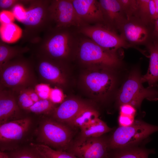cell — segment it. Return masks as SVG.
<instances>
[{"label": "cell", "instance_id": "8fae6325", "mask_svg": "<svg viewBox=\"0 0 158 158\" xmlns=\"http://www.w3.org/2000/svg\"><path fill=\"white\" fill-rule=\"evenodd\" d=\"M79 32L102 48L113 52L131 46L111 28L102 24L83 26L80 28Z\"/></svg>", "mask_w": 158, "mask_h": 158}, {"label": "cell", "instance_id": "836d02e7", "mask_svg": "<svg viewBox=\"0 0 158 158\" xmlns=\"http://www.w3.org/2000/svg\"><path fill=\"white\" fill-rule=\"evenodd\" d=\"M149 13L150 23L154 24L155 20L156 10L154 0H150Z\"/></svg>", "mask_w": 158, "mask_h": 158}, {"label": "cell", "instance_id": "d4e9b609", "mask_svg": "<svg viewBox=\"0 0 158 158\" xmlns=\"http://www.w3.org/2000/svg\"><path fill=\"white\" fill-rule=\"evenodd\" d=\"M23 31L13 22L0 24L1 40L6 43H13L21 38Z\"/></svg>", "mask_w": 158, "mask_h": 158}, {"label": "cell", "instance_id": "ba28073f", "mask_svg": "<svg viewBox=\"0 0 158 158\" xmlns=\"http://www.w3.org/2000/svg\"><path fill=\"white\" fill-rule=\"evenodd\" d=\"M141 77L136 71H133L122 86L118 94L117 100L120 105L128 104L139 108L143 100H158V91L152 88H145Z\"/></svg>", "mask_w": 158, "mask_h": 158}, {"label": "cell", "instance_id": "83f0119b", "mask_svg": "<svg viewBox=\"0 0 158 158\" xmlns=\"http://www.w3.org/2000/svg\"><path fill=\"white\" fill-rule=\"evenodd\" d=\"M32 143L36 150L45 158H77L66 151L56 150L42 144L34 142Z\"/></svg>", "mask_w": 158, "mask_h": 158}, {"label": "cell", "instance_id": "603a6c76", "mask_svg": "<svg viewBox=\"0 0 158 158\" xmlns=\"http://www.w3.org/2000/svg\"><path fill=\"white\" fill-rule=\"evenodd\" d=\"M30 49L27 45L11 46L0 40V68L10 60L18 57L23 56L24 54L30 52Z\"/></svg>", "mask_w": 158, "mask_h": 158}, {"label": "cell", "instance_id": "ac0fdd59", "mask_svg": "<svg viewBox=\"0 0 158 158\" xmlns=\"http://www.w3.org/2000/svg\"><path fill=\"white\" fill-rule=\"evenodd\" d=\"M88 104L75 99L64 100L49 116L57 121L68 125L78 113Z\"/></svg>", "mask_w": 158, "mask_h": 158}, {"label": "cell", "instance_id": "f546056e", "mask_svg": "<svg viewBox=\"0 0 158 158\" xmlns=\"http://www.w3.org/2000/svg\"><path fill=\"white\" fill-rule=\"evenodd\" d=\"M150 0H138V13L140 17V21L146 25L150 23L149 13Z\"/></svg>", "mask_w": 158, "mask_h": 158}, {"label": "cell", "instance_id": "52a82bcc", "mask_svg": "<svg viewBox=\"0 0 158 158\" xmlns=\"http://www.w3.org/2000/svg\"><path fill=\"white\" fill-rule=\"evenodd\" d=\"M31 117L26 116L0 124L1 152H9L20 146L30 133L33 125Z\"/></svg>", "mask_w": 158, "mask_h": 158}, {"label": "cell", "instance_id": "5bb4252c", "mask_svg": "<svg viewBox=\"0 0 158 158\" xmlns=\"http://www.w3.org/2000/svg\"><path fill=\"white\" fill-rule=\"evenodd\" d=\"M104 67L101 70L92 71L86 74L84 82L88 89L92 93L103 98L112 90L115 81L113 76Z\"/></svg>", "mask_w": 158, "mask_h": 158}, {"label": "cell", "instance_id": "5b68a950", "mask_svg": "<svg viewBox=\"0 0 158 158\" xmlns=\"http://www.w3.org/2000/svg\"><path fill=\"white\" fill-rule=\"evenodd\" d=\"M158 131V126L140 120H135L131 125L120 126L109 138L111 150L136 146L149 135Z\"/></svg>", "mask_w": 158, "mask_h": 158}, {"label": "cell", "instance_id": "d6a6232c", "mask_svg": "<svg viewBox=\"0 0 158 158\" xmlns=\"http://www.w3.org/2000/svg\"><path fill=\"white\" fill-rule=\"evenodd\" d=\"M21 0H0V8L4 10L11 8L20 2Z\"/></svg>", "mask_w": 158, "mask_h": 158}, {"label": "cell", "instance_id": "8992f818", "mask_svg": "<svg viewBox=\"0 0 158 158\" xmlns=\"http://www.w3.org/2000/svg\"><path fill=\"white\" fill-rule=\"evenodd\" d=\"M75 48L78 58L84 64L110 68L120 63L116 52L102 48L89 38L80 39L76 43Z\"/></svg>", "mask_w": 158, "mask_h": 158}, {"label": "cell", "instance_id": "4fadbf2b", "mask_svg": "<svg viewBox=\"0 0 158 158\" xmlns=\"http://www.w3.org/2000/svg\"><path fill=\"white\" fill-rule=\"evenodd\" d=\"M13 91L20 108L25 114L50 116L56 107V104L41 97L33 87Z\"/></svg>", "mask_w": 158, "mask_h": 158}, {"label": "cell", "instance_id": "8d00e7d4", "mask_svg": "<svg viewBox=\"0 0 158 158\" xmlns=\"http://www.w3.org/2000/svg\"><path fill=\"white\" fill-rule=\"evenodd\" d=\"M156 10L155 20L158 17V0H154Z\"/></svg>", "mask_w": 158, "mask_h": 158}, {"label": "cell", "instance_id": "7c38bea8", "mask_svg": "<svg viewBox=\"0 0 158 158\" xmlns=\"http://www.w3.org/2000/svg\"><path fill=\"white\" fill-rule=\"evenodd\" d=\"M31 56L40 83L54 85L61 89L66 86L67 79L64 69V62L32 54Z\"/></svg>", "mask_w": 158, "mask_h": 158}, {"label": "cell", "instance_id": "2e32d148", "mask_svg": "<svg viewBox=\"0 0 158 158\" xmlns=\"http://www.w3.org/2000/svg\"><path fill=\"white\" fill-rule=\"evenodd\" d=\"M76 13L84 26L104 22L98 0H71Z\"/></svg>", "mask_w": 158, "mask_h": 158}, {"label": "cell", "instance_id": "ffe728a7", "mask_svg": "<svg viewBox=\"0 0 158 158\" xmlns=\"http://www.w3.org/2000/svg\"><path fill=\"white\" fill-rule=\"evenodd\" d=\"M150 59L149 68L147 73L141 77L142 83L147 82L149 87L157 86L158 83V46L154 42L149 45Z\"/></svg>", "mask_w": 158, "mask_h": 158}, {"label": "cell", "instance_id": "cb8c5ba5", "mask_svg": "<svg viewBox=\"0 0 158 158\" xmlns=\"http://www.w3.org/2000/svg\"><path fill=\"white\" fill-rule=\"evenodd\" d=\"M155 153L154 149L135 146L111 150L109 158H148L149 154Z\"/></svg>", "mask_w": 158, "mask_h": 158}, {"label": "cell", "instance_id": "9a60e30c", "mask_svg": "<svg viewBox=\"0 0 158 158\" xmlns=\"http://www.w3.org/2000/svg\"><path fill=\"white\" fill-rule=\"evenodd\" d=\"M14 91L0 87V124L23 118Z\"/></svg>", "mask_w": 158, "mask_h": 158}, {"label": "cell", "instance_id": "4dcf8cb0", "mask_svg": "<svg viewBox=\"0 0 158 158\" xmlns=\"http://www.w3.org/2000/svg\"><path fill=\"white\" fill-rule=\"evenodd\" d=\"M135 115L120 112L118 118L119 124L121 126H127L132 125L134 122Z\"/></svg>", "mask_w": 158, "mask_h": 158}, {"label": "cell", "instance_id": "3957f363", "mask_svg": "<svg viewBox=\"0 0 158 158\" xmlns=\"http://www.w3.org/2000/svg\"><path fill=\"white\" fill-rule=\"evenodd\" d=\"M31 56L15 58L0 68V87L13 90L33 86L38 83Z\"/></svg>", "mask_w": 158, "mask_h": 158}, {"label": "cell", "instance_id": "d6986e66", "mask_svg": "<svg viewBox=\"0 0 158 158\" xmlns=\"http://www.w3.org/2000/svg\"><path fill=\"white\" fill-rule=\"evenodd\" d=\"M104 23L111 28L118 27L127 19L118 0H98Z\"/></svg>", "mask_w": 158, "mask_h": 158}, {"label": "cell", "instance_id": "f1b7e54d", "mask_svg": "<svg viewBox=\"0 0 158 158\" xmlns=\"http://www.w3.org/2000/svg\"><path fill=\"white\" fill-rule=\"evenodd\" d=\"M127 19L133 18L138 13V0H118Z\"/></svg>", "mask_w": 158, "mask_h": 158}, {"label": "cell", "instance_id": "9c48e42d", "mask_svg": "<svg viewBox=\"0 0 158 158\" xmlns=\"http://www.w3.org/2000/svg\"><path fill=\"white\" fill-rule=\"evenodd\" d=\"M49 28L68 29L84 26L78 16L71 0H50L49 6Z\"/></svg>", "mask_w": 158, "mask_h": 158}, {"label": "cell", "instance_id": "484cf974", "mask_svg": "<svg viewBox=\"0 0 158 158\" xmlns=\"http://www.w3.org/2000/svg\"><path fill=\"white\" fill-rule=\"evenodd\" d=\"M78 136L81 137H97L112 130L103 121L98 118L93 123L80 129Z\"/></svg>", "mask_w": 158, "mask_h": 158}, {"label": "cell", "instance_id": "1f68e13d", "mask_svg": "<svg viewBox=\"0 0 158 158\" xmlns=\"http://www.w3.org/2000/svg\"><path fill=\"white\" fill-rule=\"evenodd\" d=\"M14 18V16L12 12L2 11L0 14V24L13 22Z\"/></svg>", "mask_w": 158, "mask_h": 158}, {"label": "cell", "instance_id": "6da1fadb", "mask_svg": "<svg viewBox=\"0 0 158 158\" xmlns=\"http://www.w3.org/2000/svg\"><path fill=\"white\" fill-rule=\"evenodd\" d=\"M50 0H21L12 8L14 17L23 25L22 44L29 47L37 43L49 28Z\"/></svg>", "mask_w": 158, "mask_h": 158}, {"label": "cell", "instance_id": "30bf717a", "mask_svg": "<svg viewBox=\"0 0 158 158\" xmlns=\"http://www.w3.org/2000/svg\"><path fill=\"white\" fill-rule=\"evenodd\" d=\"M109 138L78 136L73 140L66 152L77 158H109L111 151Z\"/></svg>", "mask_w": 158, "mask_h": 158}, {"label": "cell", "instance_id": "7a4b0ae2", "mask_svg": "<svg viewBox=\"0 0 158 158\" xmlns=\"http://www.w3.org/2000/svg\"><path fill=\"white\" fill-rule=\"evenodd\" d=\"M68 29H48L37 43L30 47V52L31 54L65 62L76 45Z\"/></svg>", "mask_w": 158, "mask_h": 158}, {"label": "cell", "instance_id": "e575fe53", "mask_svg": "<svg viewBox=\"0 0 158 158\" xmlns=\"http://www.w3.org/2000/svg\"><path fill=\"white\" fill-rule=\"evenodd\" d=\"M152 34L153 37L156 40L154 42L158 43V17L154 22Z\"/></svg>", "mask_w": 158, "mask_h": 158}, {"label": "cell", "instance_id": "277c9868", "mask_svg": "<svg viewBox=\"0 0 158 158\" xmlns=\"http://www.w3.org/2000/svg\"><path fill=\"white\" fill-rule=\"evenodd\" d=\"M42 117L34 132L37 143L66 151L73 140L74 129L49 116Z\"/></svg>", "mask_w": 158, "mask_h": 158}, {"label": "cell", "instance_id": "44dd1931", "mask_svg": "<svg viewBox=\"0 0 158 158\" xmlns=\"http://www.w3.org/2000/svg\"><path fill=\"white\" fill-rule=\"evenodd\" d=\"M98 111L88 104L82 109L68 125L72 128H80L87 126L94 123L99 118Z\"/></svg>", "mask_w": 158, "mask_h": 158}, {"label": "cell", "instance_id": "e0dca14e", "mask_svg": "<svg viewBox=\"0 0 158 158\" xmlns=\"http://www.w3.org/2000/svg\"><path fill=\"white\" fill-rule=\"evenodd\" d=\"M146 24L133 18L126 19L118 27L120 36L127 42L140 44L146 42L150 32Z\"/></svg>", "mask_w": 158, "mask_h": 158}, {"label": "cell", "instance_id": "7402d4cb", "mask_svg": "<svg viewBox=\"0 0 158 158\" xmlns=\"http://www.w3.org/2000/svg\"><path fill=\"white\" fill-rule=\"evenodd\" d=\"M33 87L41 97L54 104H61L65 100L63 90L60 88L56 86L52 87L49 84L42 83H38Z\"/></svg>", "mask_w": 158, "mask_h": 158}, {"label": "cell", "instance_id": "4316f807", "mask_svg": "<svg viewBox=\"0 0 158 158\" xmlns=\"http://www.w3.org/2000/svg\"><path fill=\"white\" fill-rule=\"evenodd\" d=\"M6 152L10 158H45L36 150L32 142Z\"/></svg>", "mask_w": 158, "mask_h": 158}, {"label": "cell", "instance_id": "d590c367", "mask_svg": "<svg viewBox=\"0 0 158 158\" xmlns=\"http://www.w3.org/2000/svg\"><path fill=\"white\" fill-rule=\"evenodd\" d=\"M0 158H10V157L7 152L0 151Z\"/></svg>", "mask_w": 158, "mask_h": 158}]
</instances>
